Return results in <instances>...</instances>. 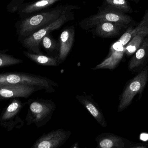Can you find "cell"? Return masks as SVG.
Instances as JSON below:
<instances>
[{
	"instance_id": "8",
	"label": "cell",
	"mask_w": 148,
	"mask_h": 148,
	"mask_svg": "<svg viewBox=\"0 0 148 148\" xmlns=\"http://www.w3.org/2000/svg\"><path fill=\"white\" fill-rule=\"evenodd\" d=\"M75 30L74 26H67L63 29L58 38L59 50L57 56L59 65L63 63L67 58L74 46Z\"/></svg>"
},
{
	"instance_id": "1",
	"label": "cell",
	"mask_w": 148,
	"mask_h": 148,
	"mask_svg": "<svg viewBox=\"0 0 148 148\" xmlns=\"http://www.w3.org/2000/svg\"><path fill=\"white\" fill-rule=\"evenodd\" d=\"M80 9L81 8L76 5L58 4L32 16L20 19L14 26L17 40L19 42L48 26L66 13Z\"/></svg>"
},
{
	"instance_id": "5",
	"label": "cell",
	"mask_w": 148,
	"mask_h": 148,
	"mask_svg": "<svg viewBox=\"0 0 148 148\" xmlns=\"http://www.w3.org/2000/svg\"><path fill=\"white\" fill-rule=\"evenodd\" d=\"M148 80V66H146L131 79L125 86L120 97L117 109L118 112H121L128 108L136 95L141 94Z\"/></svg>"
},
{
	"instance_id": "20",
	"label": "cell",
	"mask_w": 148,
	"mask_h": 148,
	"mask_svg": "<svg viewBox=\"0 0 148 148\" xmlns=\"http://www.w3.org/2000/svg\"><path fill=\"white\" fill-rule=\"evenodd\" d=\"M25 0H11L9 3L7 5V11L11 13L17 11L21 5L23 4Z\"/></svg>"
},
{
	"instance_id": "17",
	"label": "cell",
	"mask_w": 148,
	"mask_h": 148,
	"mask_svg": "<svg viewBox=\"0 0 148 148\" xmlns=\"http://www.w3.org/2000/svg\"><path fill=\"white\" fill-rule=\"evenodd\" d=\"M148 34V30H144L135 36L125 47V54L127 57L136 53L140 47L145 39V36Z\"/></svg>"
},
{
	"instance_id": "16",
	"label": "cell",
	"mask_w": 148,
	"mask_h": 148,
	"mask_svg": "<svg viewBox=\"0 0 148 148\" xmlns=\"http://www.w3.org/2000/svg\"><path fill=\"white\" fill-rule=\"evenodd\" d=\"M92 31L93 34L101 37H113L119 32V28L110 23H100Z\"/></svg>"
},
{
	"instance_id": "11",
	"label": "cell",
	"mask_w": 148,
	"mask_h": 148,
	"mask_svg": "<svg viewBox=\"0 0 148 148\" xmlns=\"http://www.w3.org/2000/svg\"><path fill=\"white\" fill-rule=\"evenodd\" d=\"M98 148H128L132 145L127 139L111 134H103L98 136Z\"/></svg>"
},
{
	"instance_id": "21",
	"label": "cell",
	"mask_w": 148,
	"mask_h": 148,
	"mask_svg": "<svg viewBox=\"0 0 148 148\" xmlns=\"http://www.w3.org/2000/svg\"><path fill=\"white\" fill-rule=\"evenodd\" d=\"M107 21L111 22H117L120 20L119 16L114 14H108L105 16Z\"/></svg>"
},
{
	"instance_id": "2",
	"label": "cell",
	"mask_w": 148,
	"mask_h": 148,
	"mask_svg": "<svg viewBox=\"0 0 148 148\" xmlns=\"http://www.w3.org/2000/svg\"><path fill=\"white\" fill-rule=\"evenodd\" d=\"M14 84L34 86L41 90H44L47 93L55 92L54 87L59 86L57 83L47 77L34 74L16 72L1 74L0 86Z\"/></svg>"
},
{
	"instance_id": "24",
	"label": "cell",
	"mask_w": 148,
	"mask_h": 148,
	"mask_svg": "<svg viewBox=\"0 0 148 148\" xmlns=\"http://www.w3.org/2000/svg\"><path fill=\"white\" fill-rule=\"evenodd\" d=\"M140 140L143 141H147L148 140V134H142L140 135Z\"/></svg>"
},
{
	"instance_id": "13",
	"label": "cell",
	"mask_w": 148,
	"mask_h": 148,
	"mask_svg": "<svg viewBox=\"0 0 148 148\" xmlns=\"http://www.w3.org/2000/svg\"><path fill=\"white\" fill-rule=\"evenodd\" d=\"M67 135L63 131L53 132L40 139L33 148H58L67 140Z\"/></svg>"
},
{
	"instance_id": "10",
	"label": "cell",
	"mask_w": 148,
	"mask_h": 148,
	"mask_svg": "<svg viewBox=\"0 0 148 148\" xmlns=\"http://www.w3.org/2000/svg\"><path fill=\"white\" fill-rule=\"evenodd\" d=\"M76 98L90 113L99 124L106 127L107 123L104 116L98 104L90 95H77Z\"/></svg>"
},
{
	"instance_id": "18",
	"label": "cell",
	"mask_w": 148,
	"mask_h": 148,
	"mask_svg": "<svg viewBox=\"0 0 148 148\" xmlns=\"http://www.w3.org/2000/svg\"><path fill=\"white\" fill-rule=\"evenodd\" d=\"M40 46L47 52L48 54L51 55L56 53L58 54L59 50V43L58 40H56L51 35V33L44 36L41 41Z\"/></svg>"
},
{
	"instance_id": "12",
	"label": "cell",
	"mask_w": 148,
	"mask_h": 148,
	"mask_svg": "<svg viewBox=\"0 0 148 148\" xmlns=\"http://www.w3.org/2000/svg\"><path fill=\"white\" fill-rule=\"evenodd\" d=\"M148 61V38L145 39L128 63V69L136 72Z\"/></svg>"
},
{
	"instance_id": "7",
	"label": "cell",
	"mask_w": 148,
	"mask_h": 148,
	"mask_svg": "<svg viewBox=\"0 0 148 148\" xmlns=\"http://www.w3.org/2000/svg\"><path fill=\"white\" fill-rule=\"evenodd\" d=\"M126 46L119 40L114 42L109 49V54L100 64L91 69L93 70L101 69L114 70L116 68L123 58Z\"/></svg>"
},
{
	"instance_id": "15",
	"label": "cell",
	"mask_w": 148,
	"mask_h": 148,
	"mask_svg": "<svg viewBox=\"0 0 148 148\" xmlns=\"http://www.w3.org/2000/svg\"><path fill=\"white\" fill-rule=\"evenodd\" d=\"M23 55L28 59L37 65L47 66H59L57 56L52 57L43 54L34 53L28 51H24Z\"/></svg>"
},
{
	"instance_id": "3",
	"label": "cell",
	"mask_w": 148,
	"mask_h": 148,
	"mask_svg": "<svg viewBox=\"0 0 148 148\" xmlns=\"http://www.w3.org/2000/svg\"><path fill=\"white\" fill-rule=\"evenodd\" d=\"M75 20L74 12L70 11L63 15L59 19L48 26L40 29L28 37L19 42L23 47L34 53L43 54L40 49V44L43 38L51 32L60 29L68 22Z\"/></svg>"
},
{
	"instance_id": "14",
	"label": "cell",
	"mask_w": 148,
	"mask_h": 148,
	"mask_svg": "<svg viewBox=\"0 0 148 148\" xmlns=\"http://www.w3.org/2000/svg\"><path fill=\"white\" fill-rule=\"evenodd\" d=\"M27 103V102L23 103L18 98L12 99L8 105L3 109L1 115V121H11L18 117V114Z\"/></svg>"
},
{
	"instance_id": "19",
	"label": "cell",
	"mask_w": 148,
	"mask_h": 148,
	"mask_svg": "<svg viewBox=\"0 0 148 148\" xmlns=\"http://www.w3.org/2000/svg\"><path fill=\"white\" fill-rule=\"evenodd\" d=\"M8 49L1 50L0 52V68L7 67L10 66L18 65L23 63V60L16 58L14 56L6 53Z\"/></svg>"
},
{
	"instance_id": "22",
	"label": "cell",
	"mask_w": 148,
	"mask_h": 148,
	"mask_svg": "<svg viewBox=\"0 0 148 148\" xmlns=\"http://www.w3.org/2000/svg\"><path fill=\"white\" fill-rule=\"evenodd\" d=\"M128 148H148V143H141Z\"/></svg>"
},
{
	"instance_id": "23",
	"label": "cell",
	"mask_w": 148,
	"mask_h": 148,
	"mask_svg": "<svg viewBox=\"0 0 148 148\" xmlns=\"http://www.w3.org/2000/svg\"><path fill=\"white\" fill-rule=\"evenodd\" d=\"M113 3L116 5H123L125 3V0H114Z\"/></svg>"
},
{
	"instance_id": "9",
	"label": "cell",
	"mask_w": 148,
	"mask_h": 148,
	"mask_svg": "<svg viewBox=\"0 0 148 148\" xmlns=\"http://www.w3.org/2000/svg\"><path fill=\"white\" fill-rule=\"evenodd\" d=\"M61 0H37L21 5L17 10L21 19L32 16L41 11L50 8L54 3Z\"/></svg>"
},
{
	"instance_id": "4",
	"label": "cell",
	"mask_w": 148,
	"mask_h": 148,
	"mask_svg": "<svg viewBox=\"0 0 148 148\" xmlns=\"http://www.w3.org/2000/svg\"><path fill=\"white\" fill-rule=\"evenodd\" d=\"M27 103L28 109L26 121L29 124L35 123L37 126L47 122L56 108V105L52 99H30Z\"/></svg>"
},
{
	"instance_id": "6",
	"label": "cell",
	"mask_w": 148,
	"mask_h": 148,
	"mask_svg": "<svg viewBox=\"0 0 148 148\" xmlns=\"http://www.w3.org/2000/svg\"><path fill=\"white\" fill-rule=\"evenodd\" d=\"M40 90L36 87L20 84L0 86V100L3 101L17 98L28 99L34 92Z\"/></svg>"
}]
</instances>
